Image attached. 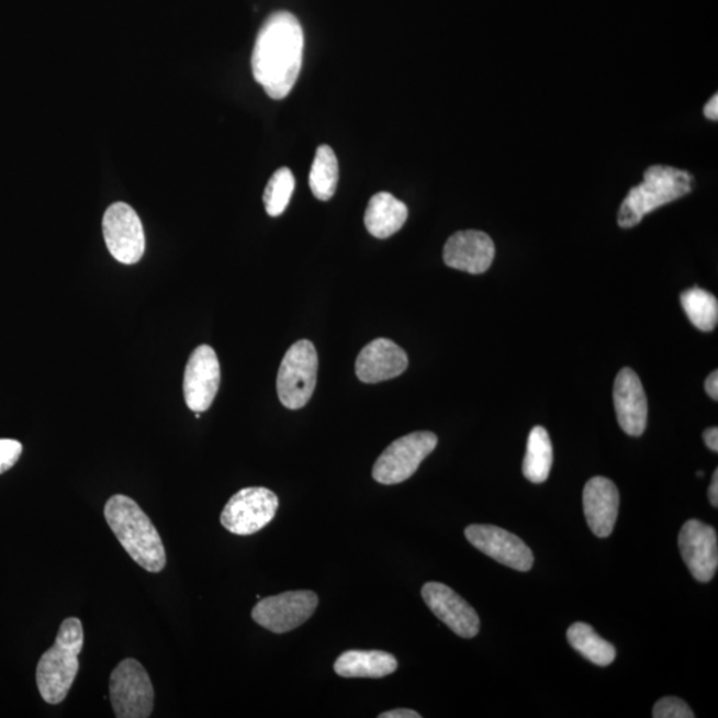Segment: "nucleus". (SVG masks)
Wrapping results in <instances>:
<instances>
[{
    "instance_id": "obj_14",
    "label": "nucleus",
    "mask_w": 718,
    "mask_h": 718,
    "mask_svg": "<svg viewBox=\"0 0 718 718\" xmlns=\"http://www.w3.org/2000/svg\"><path fill=\"white\" fill-rule=\"evenodd\" d=\"M427 607L438 619L463 639H472L479 633L481 620L476 610L459 596L456 591L442 583L430 582L422 588Z\"/></svg>"
},
{
    "instance_id": "obj_6",
    "label": "nucleus",
    "mask_w": 718,
    "mask_h": 718,
    "mask_svg": "<svg viewBox=\"0 0 718 718\" xmlns=\"http://www.w3.org/2000/svg\"><path fill=\"white\" fill-rule=\"evenodd\" d=\"M110 696L119 718H147L153 714L154 685L148 672L135 659H125L113 670Z\"/></svg>"
},
{
    "instance_id": "obj_17",
    "label": "nucleus",
    "mask_w": 718,
    "mask_h": 718,
    "mask_svg": "<svg viewBox=\"0 0 718 718\" xmlns=\"http://www.w3.org/2000/svg\"><path fill=\"white\" fill-rule=\"evenodd\" d=\"M620 495L616 484L604 476L590 479L583 491V507L591 531L598 538L613 534L619 515Z\"/></svg>"
},
{
    "instance_id": "obj_13",
    "label": "nucleus",
    "mask_w": 718,
    "mask_h": 718,
    "mask_svg": "<svg viewBox=\"0 0 718 718\" xmlns=\"http://www.w3.org/2000/svg\"><path fill=\"white\" fill-rule=\"evenodd\" d=\"M678 548L686 566L697 582L708 583L718 566L717 532L705 523L691 519L678 534Z\"/></svg>"
},
{
    "instance_id": "obj_2",
    "label": "nucleus",
    "mask_w": 718,
    "mask_h": 718,
    "mask_svg": "<svg viewBox=\"0 0 718 718\" xmlns=\"http://www.w3.org/2000/svg\"><path fill=\"white\" fill-rule=\"evenodd\" d=\"M106 523L135 562L148 572H161L166 548L153 520L130 496L113 495L104 507Z\"/></svg>"
},
{
    "instance_id": "obj_31",
    "label": "nucleus",
    "mask_w": 718,
    "mask_h": 718,
    "mask_svg": "<svg viewBox=\"0 0 718 718\" xmlns=\"http://www.w3.org/2000/svg\"><path fill=\"white\" fill-rule=\"evenodd\" d=\"M704 115H705V117H707L709 120H714V122H717V119H718V97H717V93L715 94L714 98H711L709 100L707 105H705Z\"/></svg>"
},
{
    "instance_id": "obj_19",
    "label": "nucleus",
    "mask_w": 718,
    "mask_h": 718,
    "mask_svg": "<svg viewBox=\"0 0 718 718\" xmlns=\"http://www.w3.org/2000/svg\"><path fill=\"white\" fill-rule=\"evenodd\" d=\"M399 667L392 653L383 651H348L334 664L338 676L346 678H382Z\"/></svg>"
},
{
    "instance_id": "obj_32",
    "label": "nucleus",
    "mask_w": 718,
    "mask_h": 718,
    "mask_svg": "<svg viewBox=\"0 0 718 718\" xmlns=\"http://www.w3.org/2000/svg\"><path fill=\"white\" fill-rule=\"evenodd\" d=\"M709 501L711 506L715 508L718 507V470L715 471L714 478H711Z\"/></svg>"
},
{
    "instance_id": "obj_12",
    "label": "nucleus",
    "mask_w": 718,
    "mask_h": 718,
    "mask_svg": "<svg viewBox=\"0 0 718 718\" xmlns=\"http://www.w3.org/2000/svg\"><path fill=\"white\" fill-rule=\"evenodd\" d=\"M464 535L472 546L497 563L521 572L532 569V551L516 535L490 525L469 526Z\"/></svg>"
},
{
    "instance_id": "obj_29",
    "label": "nucleus",
    "mask_w": 718,
    "mask_h": 718,
    "mask_svg": "<svg viewBox=\"0 0 718 718\" xmlns=\"http://www.w3.org/2000/svg\"><path fill=\"white\" fill-rule=\"evenodd\" d=\"M705 390H707V393L709 394L711 400L715 401L718 400V371L717 370H715L714 373H711L707 378V381H705Z\"/></svg>"
},
{
    "instance_id": "obj_5",
    "label": "nucleus",
    "mask_w": 718,
    "mask_h": 718,
    "mask_svg": "<svg viewBox=\"0 0 718 718\" xmlns=\"http://www.w3.org/2000/svg\"><path fill=\"white\" fill-rule=\"evenodd\" d=\"M317 370L318 356L314 345L307 339L295 343L283 357L277 375V393L283 406L299 411L307 405L316 389Z\"/></svg>"
},
{
    "instance_id": "obj_23",
    "label": "nucleus",
    "mask_w": 718,
    "mask_h": 718,
    "mask_svg": "<svg viewBox=\"0 0 718 718\" xmlns=\"http://www.w3.org/2000/svg\"><path fill=\"white\" fill-rule=\"evenodd\" d=\"M338 161L329 146H321L312 164L308 184L312 192L321 201L330 200L338 184Z\"/></svg>"
},
{
    "instance_id": "obj_16",
    "label": "nucleus",
    "mask_w": 718,
    "mask_h": 718,
    "mask_svg": "<svg viewBox=\"0 0 718 718\" xmlns=\"http://www.w3.org/2000/svg\"><path fill=\"white\" fill-rule=\"evenodd\" d=\"M614 403L622 431L631 437L642 436L648 420V401L640 378L632 369L625 368L617 374Z\"/></svg>"
},
{
    "instance_id": "obj_24",
    "label": "nucleus",
    "mask_w": 718,
    "mask_h": 718,
    "mask_svg": "<svg viewBox=\"0 0 718 718\" xmlns=\"http://www.w3.org/2000/svg\"><path fill=\"white\" fill-rule=\"evenodd\" d=\"M680 301L691 323L703 332L716 329L718 301L714 294L700 288H693L680 295Z\"/></svg>"
},
{
    "instance_id": "obj_15",
    "label": "nucleus",
    "mask_w": 718,
    "mask_h": 718,
    "mask_svg": "<svg viewBox=\"0 0 718 718\" xmlns=\"http://www.w3.org/2000/svg\"><path fill=\"white\" fill-rule=\"evenodd\" d=\"M495 245L486 233L461 231L447 239L444 260L447 267L471 274H482L493 266Z\"/></svg>"
},
{
    "instance_id": "obj_20",
    "label": "nucleus",
    "mask_w": 718,
    "mask_h": 718,
    "mask_svg": "<svg viewBox=\"0 0 718 718\" xmlns=\"http://www.w3.org/2000/svg\"><path fill=\"white\" fill-rule=\"evenodd\" d=\"M407 216L406 204L395 199L392 193L381 192L370 199L364 213V225L371 236L388 238L405 225Z\"/></svg>"
},
{
    "instance_id": "obj_1",
    "label": "nucleus",
    "mask_w": 718,
    "mask_h": 718,
    "mask_svg": "<svg viewBox=\"0 0 718 718\" xmlns=\"http://www.w3.org/2000/svg\"><path fill=\"white\" fill-rule=\"evenodd\" d=\"M304 58V31L291 12L270 15L257 35L251 71L269 98L281 100L293 90Z\"/></svg>"
},
{
    "instance_id": "obj_27",
    "label": "nucleus",
    "mask_w": 718,
    "mask_h": 718,
    "mask_svg": "<svg viewBox=\"0 0 718 718\" xmlns=\"http://www.w3.org/2000/svg\"><path fill=\"white\" fill-rule=\"evenodd\" d=\"M23 447L15 439H0V475L14 468L21 458Z\"/></svg>"
},
{
    "instance_id": "obj_10",
    "label": "nucleus",
    "mask_w": 718,
    "mask_h": 718,
    "mask_svg": "<svg viewBox=\"0 0 718 718\" xmlns=\"http://www.w3.org/2000/svg\"><path fill=\"white\" fill-rule=\"evenodd\" d=\"M103 235L110 254L119 262L132 266L142 260L146 251V235L141 217L128 204L109 206L103 217Z\"/></svg>"
},
{
    "instance_id": "obj_3",
    "label": "nucleus",
    "mask_w": 718,
    "mask_h": 718,
    "mask_svg": "<svg viewBox=\"0 0 718 718\" xmlns=\"http://www.w3.org/2000/svg\"><path fill=\"white\" fill-rule=\"evenodd\" d=\"M83 644V625L77 617H68L61 622L55 644L44 652L36 667V684L44 702H65L79 672L78 658Z\"/></svg>"
},
{
    "instance_id": "obj_22",
    "label": "nucleus",
    "mask_w": 718,
    "mask_h": 718,
    "mask_svg": "<svg viewBox=\"0 0 718 718\" xmlns=\"http://www.w3.org/2000/svg\"><path fill=\"white\" fill-rule=\"evenodd\" d=\"M566 639L573 650L598 666H608L614 663L616 650L610 642L604 640L595 629L585 622H575L566 631Z\"/></svg>"
},
{
    "instance_id": "obj_18",
    "label": "nucleus",
    "mask_w": 718,
    "mask_h": 718,
    "mask_svg": "<svg viewBox=\"0 0 718 718\" xmlns=\"http://www.w3.org/2000/svg\"><path fill=\"white\" fill-rule=\"evenodd\" d=\"M407 367L405 350L390 339L377 338L359 352L356 373L363 383H378L405 373Z\"/></svg>"
},
{
    "instance_id": "obj_28",
    "label": "nucleus",
    "mask_w": 718,
    "mask_h": 718,
    "mask_svg": "<svg viewBox=\"0 0 718 718\" xmlns=\"http://www.w3.org/2000/svg\"><path fill=\"white\" fill-rule=\"evenodd\" d=\"M380 718H420V715L417 711L412 709H394L385 711L378 716Z\"/></svg>"
},
{
    "instance_id": "obj_21",
    "label": "nucleus",
    "mask_w": 718,
    "mask_h": 718,
    "mask_svg": "<svg viewBox=\"0 0 718 718\" xmlns=\"http://www.w3.org/2000/svg\"><path fill=\"white\" fill-rule=\"evenodd\" d=\"M553 450L545 427H534L527 440L523 474L532 483H543L550 476Z\"/></svg>"
},
{
    "instance_id": "obj_7",
    "label": "nucleus",
    "mask_w": 718,
    "mask_h": 718,
    "mask_svg": "<svg viewBox=\"0 0 718 718\" xmlns=\"http://www.w3.org/2000/svg\"><path fill=\"white\" fill-rule=\"evenodd\" d=\"M438 438L430 431H417L394 440L377 459L373 478L381 484H399L415 474L422 462L436 450Z\"/></svg>"
},
{
    "instance_id": "obj_8",
    "label": "nucleus",
    "mask_w": 718,
    "mask_h": 718,
    "mask_svg": "<svg viewBox=\"0 0 718 718\" xmlns=\"http://www.w3.org/2000/svg\"><path fill=\"white\" fill-rule=\"evenodd\" d=\"M279 497L266 487H247L233 495L222 513V525L235 535H254L274 519Z\"/></svg>"
},
{
    "instance_id": "obj_11",
    "label": "nucleus",
    "mask_w": 718,
    "mask_h": 718,
    "mask_svg": "<svg viewBox=\"0 0 718 718\" xmlns=\"http://www.w3.org/2000/svg\"><path fill=\"white\" fill-rule=\"evenodd\" d=\"M222 370L211 346L201 345L194 349L186 367L184 399L187 406L194 413H204L216 399Z\"/></svg>"
},
{
    "instance_id": "obj_9",
    "label": "nucleus",
    "mask_w": 718,
    "mask_h": 718,
    "mask_svg": "<svg viewBox=\"0 0 718 718\" xmlns=\"http://www.w3.org/2000/svg\"><path fill=\"white\" fill-rule=\"evenodd\" d=\"M318 606V596L313 591H291L260 598L251 610V617L270 632L287 633L304 625Z\"/></svg>"
},
{
    "instance_id": "obj_30",
    "label": "nucleus",
    "mask_w": 718,
    "mask_h": 718,
    "mask_svg": "<svg viewBox=\"0 0 718 718\" xmlns=\"http://www.w3.org/2000/svg\"><path fill=\"white\" fill-rule=\"evenodd\" d=\"M704 440L705 444L709 447L711 451L717 452L718 451V428L717 427H710L708 430H705L704 433Z\"/></svg>"
},
{
    "instance_id": "obj_33",
    "label": "nucleus",
    "mask_w": 718,
    "mask_h": 718,
    "mask_svg": "<svg viewBox=\"0 0 718 718\" xmlns=\"http://www.w3.org/2000/svg\"><path fill=\"white\" fill-rule=\"evenodd\" d=\"M194 417H197L199 419V418H201V414L197 413V415H194Z\"/></svg>"
},
{
    "instance_id": "obj_4",
    "label": "nucleus",
    "mask_w": 718,
    "mask_h": 718,
    "mask_svg": "<svg viewBox=\"0 0 718 718\" xmlns=\"http://www.w3.org/2000/svg\"><path fill=\"white\" fill-rule=\"evenodd\" d=\"M693 176L683 169L652 166L644 173V181L629 191L620 206L617 223L621 228H632L646 214L672 203L692 192Z\"/></svg>"
},
{
    "instance_id": "obj_25",
    "label": "nucleus",
    "mask_w": 718,
    "mask_h": 718,
    "mask_svg": "<svg viewBox=\"0 0 718 718\" xmlns=\"http://www.w3.org/2000/svg\"><path fill=\"white\" fill-rule=\"evenodd\" d=\"M294 188L295 180L291 169L280 168L272 175L263 193V204L269 216H281L285 212Z\"/></svg>"
},
{
    "instance_id": "obj_26",
    "label": "nucleus",
    "mask_w": 718,
    "mask_h": 718,
    "mask_svg": "<svg viewBox=\"0 0 718 718\" xmlns=\"http://www.w3.org/2000/svg\"><path fill=\"white\" fill-rule=\"evenodd\" d=\"M654 718H695L692 709L677 697L661 698L653 707Z\"/></svg>"
}]
</instances>
